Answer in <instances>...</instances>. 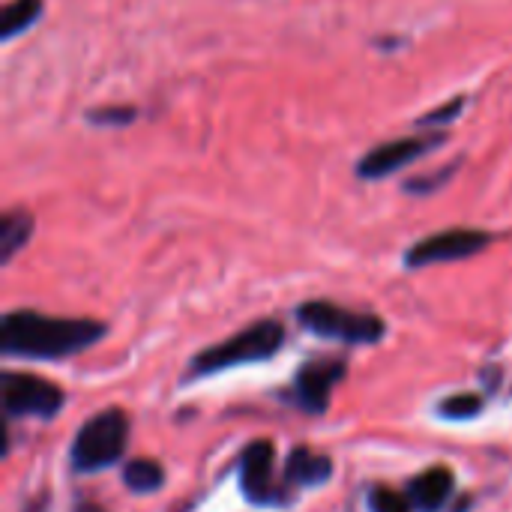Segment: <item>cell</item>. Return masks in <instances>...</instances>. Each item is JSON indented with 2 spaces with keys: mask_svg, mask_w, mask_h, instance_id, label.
I'll return each instance as SVG.
<instances>
[{
  "mask_svg": "<svg viewBox=\"0 0 512 512\" xmlns=\"http://www.w3.org/2000/svg\"><path fill=\"white\" fill-rule=\"evenodd\" d=\"M105 336L102 321L90 318H54L33 309L6 312L0 321V348L6 357L57 360L81 354Z\"/></svg>",
  "mask_w": 512,
  "mask_h": 512,
  "instance_id": "6da1fadb",
  "label": "cell"
},
{
  "mask_svg": "<svg viewBox=\"0 0 512 512\" xmlns=\"http://www.w3.org/2000/svg\"><path fill=\"white\" fill-rule=\"evenodd\" d=\"M282 342H285V327L273 318H264V321H255L246 330L234 333L231 339L204 348L189 363V372L192 375H216V372H225L234 366L261 363V360L276 357Z\"/></svg>",
  "mask_w": 512,
  "mask_h": 512,
  "instance_id": "7a4b0ae2",
  "label": "cell"
},
{
  "mask_svg": "<svg viewBox=\"0 0 512 512\" xmlns=\"http://www.w3.org/2000/svg\"><path fill=\"white\" fill-rule=\"evenodd\" d=\"M297 321L321 336V339H333V342H345V345H378L387 336V324L372 315V312H354L345 309L339 303L330 300H309L297 309Z\"/></svg>",
  "mask_w": 512,
  "mask_h": 512,
  "instance_id": "3957f363",
  "label": "cell"
},
{
  "mask_svg": "<svg viewBox=\"0 0 512 512\" xmlns=\"http://www.w3.org/2000/svg\"><path fill=\"white\" fill-rule=\"evenodd\" d=\"M129 441V417L120 408L93 414L72 441V468L81 474L105 471L120 462Z\"/></svg>",
  "mask_w": 512,
  "mask_h": 512,
  "instance_id": "277c9868",
  "label": "cell"
},
{
  "mask_svg": "<svg viewBox=\"0 0 512 512\" xmlns=\"http://www.w3.org/2000/svg\"><path fill=\"white\" fill-rule=\"evenodd\" d=\"M0 399L6 417H39L51 420L63 411L66 396L54 381L27 372H3L0 378Z\"/></svg>",
  "mask_w": 512,
  "mask_h": 512,
  "instance_id": "5b68a950",
  "label": "cell"
},
{
  "mask_svg": "<svg viewBox=\"0 0 512 512\" xmlns=\"http://www.w3.org/2000/svg\"><path fill=\"white\" fill-rule=\"evenodd\" d=\"M492 240L495 237L489 231H480V228H447V231H438V234L417 240L405 252V267L420 270V267H432V264L465 261V258L480 255L483 249H489Z\"/></svg>",
  "mask_w": 512,
  "mask_h": 512,
  "instance_id": "8992f818",
  "label": "cell"
},
{
  "mask_svg": "<svg viewBox=\"0 0 512 512\" xmlns=\"http://www.w3.org/2000/svg\"><path fill=\"white\" fill-rule=\"evenodd\" d=\"M447 141L444 132H426V135H408V138H393L384 144H375L360 162H357V177L363 180H384L405 165L423 159L426 153L438 150Z\"/></svg>",
  "mask_w": 512,
  "mask_h": 512,
  "instance_id": "52a82bcc",
  "label": "cell"
},
{
  "mask_svg": "<svg viewBox=\"0 0 512 512\" xmlns=\"http://www.w3.org/2000/svg\"><path fill=\"white\" fill-rule=\"evenodd\" d=\"M345 378V363L342 360H312V363H303L300 372H297V381H294V390H297V399L306 411H315L321 414L327 405H330V393L333 387Z\"/></svg>",
  "mask_w": 512,
  "mask_h": 512,
  "instance_id": "ba28073f",
  "label": "cell"
},
{
  "mask_svg": "<svg viewBox=\"0 0 512 512\" xmlns=\"http://www.w3.org/2000/svg\"><path fill=\"white\" fill-rule=\"evenodd\" d=\"M273 468H276V450L270 441H252L240 456V486L249 501L270 504L276 498L273 486Z\"/></svg>",
  "mask_w": 512,
  "mask_h": 512,
  "instance_id": "9c48e42d",
  "label": "cell"
},
{
  "mask_svg": "<svg viewBox=\"0 0 512 512\" xmlns=\"http://www.w3.org/2000/svg\"><path fill=\"white\" fill-rule=\"evenodd\" d=\"M453 492V474L444 465H435L423 474H417L408 486V498L417 510L438 512Z\"/></svg>",
  "mask_w": 512,
  "mask_h": 512,
  "instance_id": "30bf717a",
  "label": "cell"
},
{
  "mask_svg": "<svg viewBox=\"0 0 512 512\" xmlns=\"http://www.w3.org/2000/svg\"><path fill=\"white\" fill-rule=\"evenodd\" d=\"M285 477L291 486H324L333 477V462L321 453H312L306 447L291 450Z\"/></svg>",
  "mask_w": 512,
  "mask_h": 512,
  "instance_id": "8fae6325",
  "label": "cell"
},
{
  "mask_svg": "<svg viewBox=\"0 0 512 512\" xmlns=\"http://www.w3.org/2000/svg\"><path fill=\"white\" fill-rule=\"evenodd\" d=\"M33 234V216L27 210H6L0 216V264H9Z\"/></svg>",
  "mask_w": 512,
  "mask_h": 512,
  "instance_id": "7c38bea8",
  "label": "cell"
},
{
  "mask_svg": "<svg viewBox=\"0 0 512 512\" xmlns=\"http://www.w3.org/2000/svg\"><path fill=\"white\" fill-rule=\"evenodd\" d=\"M45 3L42 0H9L0 12V39H12L24 30H30L39 15H42Z\"/></svg>",
  "mask_w": 512,
  "mask_h": 512,
  "instance_id": "4fadbf2b",
  "label": "cell"
},
{
  "mask_svg": "<svg viewBox=\"0 0 512 512\" xmlns=\"http://www.w3.org/2000/svg\"><path fill=\"white\" fill-rule=\"evenodd\" d=\"M123 483L135 492V495H150L165 483V471L159 468V462L153 459H132L123 468Z\"/></svg>",
  "mask_w": 512,
  "mask_h": 512,
  "instance_id": "5bb4252c",
  "label": "cell"
},
{
  "mask_svg": "<svg viewBox=\"0 0 512 512\" xmlns=\"http://www.w3.org/2000/svg\"><path fill=\"white\" fill-rule=\"evenodd\" d=\"M456 171H459V162H447V165H441V168L432 171V174L411 177V180L405 183V192H411V195H432V192L444 189V186L453 180Z\"/></svg>",
  "mask_w": 512,
  "mask_h": 512,
  "instance_id": "9a60e30c",
  "label": "cell"
},
{
  "mask_svg": "<svg viewBox=\"0 0 512 512\" xmlns=\"http://www.w3.org/2000/svg\"><path fill=\"white\" fill-rule=\"evenodd\" d=\"M87 120L96 126H132L138 120V108L135 105H102V108H90Z\"/></svg>",
  "mask_w": 512,
  "mask_h": 512,
  "instance_id": "2e32d148",
  "label": "cell"
},
{
  "mask_svg": "<svg viewBox=\"0 0 512 512\" xmlns=\"http://www.w3.org/2000/svg\"><path fill=\"white\" fill-rule=\"evenodd\" d=\"M369 510L372 512H414V504L408 495L390 489V486H375L369 492Z\"/></svg>",
  "mask_w": 512,
  "mask_h": 512,
  "instance_id": "e0dca14e",
  "label": "cell"
},
{
  "mask_svg": "<svg viewBox=\"0 0 512 512\" xmlns=\"http://www.w3.org/2000/svg\"><path fill=\"white\" fill-rule=\"evenodd\" d=\"M483 399L477 393H462V396H450L447 402H441V414L450 420H468L474 414H480Z\"/></svg>",
  "mask_w": 512,
  "mask_h": 512,
  "instance_id": "ac0fdd59",
  "label": "cell"
},
{
  "mask_svg": "<svg viewBox=\"0 0 512 512\" xmlns=\"http://www.w3.org/2000/svg\"><path fill=\"white\" fill-rule=\"evenodd\" d=\"M465 105H468V96H456V99L444 102L441 108L423 114V117L417 120V126H432V129H435V126H444V123H453V120L465 111Z\"/></svg>",
  "mask_w": 512,
  "mask_h": 512,
  "instance_id": "d6986e66",
  "label": "cell"
},
{
  "mask_svg": "<svg viewBox=\"0 0 512 512\" xmlns=\"http://www.w3.org/2000/svg\"><path fill=\"white\" fill-rule=\"evenodd\" d=\"M78 512H102V510H99V507H93V504H81Z\"/></svg>",
  "mask_w": 512,
  "mask_h": 512,
  "instance_id": "ffe728a7",
  "label": "cell"
}]
</instances>
